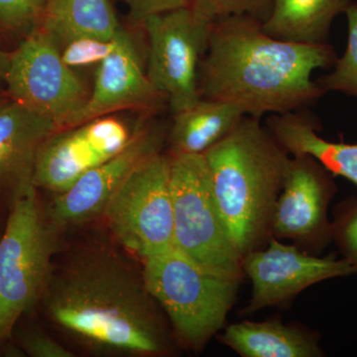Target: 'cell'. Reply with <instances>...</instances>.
<instances>
[{
    "instance_id": "cell-1",
    "label": "cell",
    "mask_w": 357,
    "mask_h": 357,
    "mask_svg": "<svg viewBox=\"0 0 357 357\" xmlns=\"http://www.w3.org/2000/svg\"><path fill=\"white\" fill-rule=\"evenodd\" d=\"M337 59L332 45L274 38L251 16L218 17L199 61V95L231 103L258 119L298 112L326 95L312 75L330 69Z\"/></svg>"
},
{
    "instance_id": "cell-2",
    "label": "cell",
    "mask_w": 357,
    "mask_h": 357,
    "mask_svg": "<svg viewBox=\"0 0 357 357\" xmlns=\"http://www.w3.org/2000/svg\"><path fill=\"white\" fill-rule=\"evenodd\" d=\"M42 299L57 325L96 349L134 356L166 351L165 326L142 270L107 249L53 264Z\"/></svg>"
},
{
    "instance_id": "cell-3",
    "label": "cell",
    "mask_w": 357,
    "mask_h": 357,
    "mask_svg": "<svg viewBox=\"0 0 357 357\" xmlns=\"http://www.w3.org/2000/svg\"><path fill=\"white\" fill-rule=\"evenodd\" d=\"M220 217L241 256L266 245L290 154L260 119L244 115L203 154Z\"/></svg>"
},
{
    "instance_id": "cell-4",
    "label": "cell",
    "mask_w": 357,
    "mask_h": 357,
    "mask_svg": "<svg viewBox=\"0 0 357 357\" xmlns=\"http://www.w3.org/2000/svg\"><path fill=\"white\" fill-rule=\"evenodd\" d=\"M145 284L178 342L203 351L225 326L241 280L213 273L175 248L142 260Z\"/></svg>"
},
{
    "instance_id": "cell-5",
    "label": "cell",
    "mask_w": 357,
    "mask_h": 357,
    "mask_svg": "<svg viewBox=\"0 0 357 357\" xmlns=\"http://www.w3.org/2000/svg\"><path fill=\"white\" fill-rule=\"evenodd\" d=\"M55 225L32 185L13 201L0 239V344L43 296L55 252Z\"/></svg>"
},
{
    "instance_id": "cell-6",
    "label": "cell",
    "mask_w": 357,
    "mask_h": 357,
    "mask_svg": "<svg viewBox=\"0 0 357 357\" xmlns=\"http://www.w3.org/2000/svg\"><path fill=\"white\" fill-rule=\"evenodd\" d=\"M170 185L174 248L208 271L243 280V256L223 225L204 155L170 156Z\"/></svg>"
},
{
    "instance_id": "cell-7",
    "label": "cell",
    "mask_w": 357,
    "mask_h": 357,
    "mask_svg": "<svg viewBox=\"0 0 357 357\" xmlns=\"http://www.w3.org/2000/svg\"><path fill=\"white\" fill-rule=\"evenodd\" d=\"M102 215L116 241L142 260L173 249L170 156L157 153L136 167Z\"/></svg>"
},
{
    "instance_id": "cell-8",
    "label": "cell",
    "mask_w": 357,
    "mask_h": 357,
    "mask_svg": "<svg viewBox=\"0 0 357 357\" xmlns=\"http://www.w3.org/2000/svg\"><path fill=\"white\" fill-rule=\"evenodd\" d=\"M10 100L67 128L89 96L81 77L63 61L60 47L37 27L9 56L6 76Z\"/></svg>"
},
{
    "instance_id": "cell-9",
    "label": "cell",
    "mask_w": 357,
    "mask_h": 357,
    "mask_svg": "<svg viewBox=\"0 0 357 357\" xmlns=\"http://www.w3.org/2000/svg\"><path fill=\"white\" fill-rule=\"evenodd\" d=\"M211 23L199 20L188 6L152 16L141 26L148 40L147 76L165 96L173 114L202 98L199 64Z\"/></svg>"
},
{
    "instance_id": "cell-10",
    "label": "cell",
    "mask_w": 357,
    "mask_h": 357,
    "mask_svg": "<svg viewBox=\"0 0 357 357\" xmlns=\"http://www.w3.org/2000/svg\"><path fill=\"white\" fill-rule=\"evenodd\" d=\"M337 192L333 175L307 154L289 160L283 188L272 215L270 236L289 239L318 255L332 243L328 208Z\"/></svg>"
},
{
    "instance_id": "cell-11",
    "label": "cell",
    "mask_w": 357,
    "mask_h": 357,
    "mask_svg": "<svg viewBox=\"0 0 357 357\" xmlns=\"http://www.w3.org/2000/svg\"><path fill=\"white\" fill-rule=\"evenodd\" d=\"M243 270L252 285L243 314L282 306L312 285L357 273L344 258L319 257L272 236L264 248L243 256Z\"/></svg>"
},
{
    "instance_id": "cell-12",
    "label": "cell",
    "mask_w": 357,
    "mask_h": 357,
    "mask_svg": "<svg viewBox=\"0 0 357 357\" xmlns=\"http://www.w3.org/2000/svg\"><path fill=\"white\" fill-rule=\"evenodd\" d=\"M138 128L131 131L126 121L109 114L56 131L40 148L33 185L56 195L67 191L128 146Z\"/></svg>"
},
{
    "instance_id": "cell-13",
    "label": "cell",
    "mask_w": 357,
    "mask_h": 357,
    "mask_svg": "<svg viewBox=\"0 0 357 357\" xmlns=\"http://www.w3.org/2000/svg\"><path fill=\"white\" fill-rule=\"evenodd\" d=\"M167 134L161 126H140L128 146L57 194L49 218L56 225H77L102 215L117 188L140 163L161 153Z\"/></svg>"
},
{
    "instance_id": "cell-14",
    "label": "cell",
    "mask_w": 357,
    "mask_h": 357,
    "mask_svg": "<svg viewBox=\"0 0 357 357\" xmlns=\"http://www.w3.org/2000/svg\"><path fill=\"white\" fill-rule=\"evenodd\" d=\"M98 66L88 100L68 128L117 110L155 109L168 102L150 82L132 37L123 28L115 37L114 50Z\"/></svg>"
},
{
    "instance_id": "cell-15",
    "label": "cell",
    "mask_w": 357,
    "mask_h": 357,
    "mask_svg": "<svg viewBox=\"0 0 357 357\" xmlns=\"http://www.w3.org/2000/svg\"><path fill=\"white\" fill-rule=\"evenodd\" d=\"M57 130L55 122L13 100L0 105V196L14 201L34 185L40 148Z\"/></svg>"
},
{
    "instance_id": "cell-16",
    "label": "cell",
    "mask_w": 357,
    "mask_h": 357,
    "mask_svg": "<svg viewBox=\"0 0 357 357\" xmlns=\"http://www.w3.org/2000/svg\"><path fill=\"white\" fill-rule=\"evenodd\" d=\"M266 128L289 154L311 155L333 176L347 178L357 187V143L324 139L318 134L319 119L305 109L272 114Z\"/></svg>"
},
{
    "instance_id": "cell-17",
    "label": "cell",
    "mask_w": 357,
    "mask_h": 357,
    "mask_svg": "<svg viewBox=\"0 0 357 357\" xmlns=\"http://www.w3.org/2000/svg\"><path fill=\"white\" fill-rule=\"evenodd\" d=\"M220 342L243 357H321L325 352L316 333L284 325L278 319L232 324Z\"/></svg>"
},
{
    "instance_id": "cell-18",
    "label": "cell",
    "mask_w": 357,
    "mask_h": 357,
    "mask_svg": "<svg viewBox=\"0 0 357 357\" xmlns=\"http://www.w3.org/2000/svg\"><path fill=\"white\" fill-rule=\"evenodd\" d=\"M39 27L60 49L79 38L114 40L122 28L110 0H45Z\"/></svg>"
},
{
    "instance_id": "cell-19",
    "label": "cell",
    "mask_w": 357,
    "mask_h": 357,
    "mask_svg": "<svg viewBox=\"0 0 357 357\" xmlns=\"http://www.w3.org/2000/svg\"><path fill=\"white\" fill-rule=\"evenodd\" d=\"M244 116L231 103L201 98L189 109L174 114L167 134L170 156L204 154L222 139Z\"/></svg>"
},
{
    "instance_id": "cell-20",
    "label": "cell",
    "mask_w": 357,
    "mask_h": 357,
    "mask_svg": "<svg viewBox=\"0 0 357 357\" xmlns=\"http://www.w3.org/2000/svg\"><path fill=\"white\" fill-rule=\"evenodd\" d=\"M354 0H273L263 30L274 38L301 44L328 43L331 27Z\"/></svg>"
},
{
    "instance_id": "cell-21",
    "label": "cell",
    "mask_w": 357,
    "mask_h": 357,
    "mask_svg": "<svg viewBox=\"0 0 357 357\" xmlns=\"http://www.w3.org/2000/svg\"><path fill=\"white\" fill-rule=\"evenodd\" d=\"M347 45L342 57L337 58L330 74L314 79L326 93L337 91L357 98V2L345 10Z\"/></svg>"
},
{
    "instance_id": "cell-22",
    "label": "cell",
    "mask_w": 357,
    "mask_h": 357,
    "mask_svg": "<svg viewBox=\"0 0 357 357\" xmlns=\"http://www.w3.org/2000/svg\"><path fill=\"white\" fill-rule=\"evenodd\" d=\"M332 243L342 258L357 268V198L340 202L333 211Z\"/></svg>"
},
{
    "instance_id": "cell-23",
    "label": "cell",
    "mask_w": 357,
    "mask_h": 357,
    "mask_svg": "<svg viewBox=\"0 0 357 357\" xmlns=\"http://www.w3.org/2000/svg\"><path fill=\"white\" fill-rule=\"evenodd\" d=\"M45 0H0V27L31 33L41 21Z\"/></svg>"
},
{
    "instance_id": "cell-24",
    "label": "cell",
    "mask_w": 357,
    "mask_h": 357,
    "mask_svg": "<svg viewBox=\"0 0 357 357\" xmlns=\"http://www.w3.org/2000/svg\"><path fill=\"white\" fill-rule=\"evenodd\" d=\"M116 37V36H115ZM114 40L79 38L66 44L61 48L63 61L69 67H86L100 64L114 50Z\"/></svg>"
},
{
    "instance_id": "cell-25",
    "label": "cell",
    "mask_w": 357,
    "mask_h": 357,
    "mask_svg": "<svg viewBox=\"0 0 357 357\" xmlns=\"http://www.w3.org/2000/svg\"><path fill=\"white\" fill-rule=\"evenodd\" d=\"M273 0H211L203 13L206 22L229 15H248L264 22L271 13Z\"/></svg>"
},
{
    "instance_id": "cell-26",
    "label": "cell",
    "mask_w": 357,
    "mask_h": 357,
    "mask_svg": "<svg viewBox=\"0 0 357 357\" xmlns=\"http://www.w3.org/2000/svg\"><path fill=\"white\" fill-rule=\"evenodd\" d=\"M128 7L129 20L142 26L150 17L189 6L188 0H122Z\"/></svg>"
},
{
    "instance_id": "cell-27",
    "label": "cell",
    "mask_w": 357,
    "mask_h": 357,
    "mask_svg": "<svg viewBox=\"0 0 357 357\" xmlns=\"http://www.w3.org/2000/svg\"><path fill=\"white\" fill-rule=\"evenodd\" d=\"M21 347L32 357H73L74 354L40 331H31L21 337Z\"/></svg>"
},
{
    "instance_id": "cell-28",
    "label": "cell",
    "mask_w": 357,
    "mask_h": 357,
    "mask_svg": "<svg viewBox=\"0 0 357 357\" xmlns=\"http://www.w3.org/2000/svg\"><path fill=\"white\" fill-rule=\"evenodd\" d=\"M188 1H189V6L191 7L195 15H196L199 20L203 21V22L208 23L203 20V13L204 9L210 4L211 0H188Z\"/></svg>"
},
{
    "instance_id": "cell-29",
    "label": "cell",
    "mask_w": 357,
    "mask_h": 357,
    "mask_svg": "<svg viewBox=\"0 0 357 357\" xmlns=\"http://www.w3.org/2000/svg\"><path fill=\"white\" fill-rule=\"evenodd\" d=\"M9 56L6 52L0 50V79H3L6 76L7 66H8Z\"/></svg>"
},
{
    "instance_id": "cell-30",
    "label": "cell",
    "mask_w": 357,
    "mask_h": 357,
    "mask_svg": "<svg viewBox=\"0 0 357 357\" xmlns=\"http://www.w3.org/2000/svg\"><path fill=\"white\" fill-rule=\"evenodd\" d=\"M4 102H6V100H4V98H2L1 95H0V105H1V103H3Z\"/></svg>"
}]
</instances>
